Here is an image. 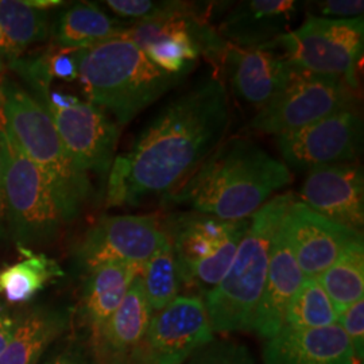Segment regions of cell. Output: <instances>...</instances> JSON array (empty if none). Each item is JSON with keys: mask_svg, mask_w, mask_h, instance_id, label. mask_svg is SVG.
Instances as JSON below:
<instances>
[{"mask_svg": "<svg viewBox=\"0 0 364 364\" xmlns=\"http://www.w3.org/2000/svg\"><path fill=\"white\" fill-rule=\"evenodd\" d=\"M231 123L227 88L209 77L162 108L114 159L107 203L138 205L144 197L178 191L224 142Z\"/></svg>", "mask_w": 364, "mask_h": 364, "instance_id": "obj_1", "label": "cell"}, {"mask_svg": "<svg viewBox=\"0 0 364 364\" xmlns=\"http://www.w3.org/2000/svg\"><path fill=\"white\" fill-rule=\"evenodd\" d=\"M291 180L287 165L258 144L231 138L168 200L220 220H246Z\"/></svg>", "mask_w": 364, "mask_h": 364, "instance_id": "obj_2", "label": "cell"}, {"mask_svg": "<svg viewBox=\"0 0 364 364\" xmlns=\"http://www.w3.org/2000/svg\"><path fill=\"white\" fill-rule=\"evenodd\" d=\"M185 75L162 70L129 39L105 41L78 50V80L90 103L109 111L117 124H127Z\"/></svg>", "mask_w": 364, "mask_h": 364, "instance_id": "obj_3", "label": "cell"}, {"mask_svg": "<svg viewBox=\"0 0 364 364\" xmlns=\"http://www.w3.org/2000/svg\"><path fill=\"white\" fill-rule=\"evenodd\" d=\"M294 200L291 193L275 196L251 216L228 272L204 299L213 333L252 332L274 235Z\"/></svg>", "mask_w": 364, "mask_h": 364, "instance_id": "obj_4", "label": "cell"}, {"mask_svg": "<svg viewBox=\"0 0 364 364\" xmlns=\"http://www.w3.org/2000/svg\"><path fill=\"white\" fill-rule=\"evenodd\" d=\"M0 114L16 144L46 177L65 223L77 218L91 197V181L68 154L46 107L18 84L3 82Z\"/></svg>", "mask_w": 364, "mask_h": 364, "instance_id": "obj_5", "label": "cell"}, {"mask_svg": "<svg viewBox=\"0 0 364 364\" xmlns=\"http://www.w3.org/2000/svg\"><path fill=\"white\" fill-rule=\"evenodd\" d=\"M0 156L7 234L19 250L48 245L65 220L42 171L27 158L0 114Z\"/></svg>", "mask_w": 364, "mask_h": 364, "instance_id": "obj_6", "label": "cell"}, {"mask_svg": "<svg viewBox=\"0 0 364 364\" xmlns=\"http://www.w3.org/2000/svg\"><path fill=\"white\" fill-rule=\"evenodd\" d=\"M364 19H328L309 14L304 25L269 42L296 68L343 78L359 88L358 64L363 54Z\"/></svg>", "mask_w": 364, "mask_h": 364, "instance_id": "obj_7", "label": "cell"}, {"mask_svg": "<svg viewBox=\"0 0 364 364\" xmlns=\"http://www.w3.org/2000/svg\"><path fill=\"white\" fill-rule=\"evenodd\" d=\"M250 219L224 221L197 212L174 218L168 235L182 282L198 287L204 294L219 285L247 231Z\"/></svg>", "mask_w": 364, "mask_h": 364, "instance_id": "obj_8", "label": "cell"}, {"mask_svg": "<svg viewBox=\"0 0 364 364\" xmlns=\"http://www.w3.org/2000/svg\"><path fill=\"white\" fill-rule=\"evenodd\" d=\"M347 109H358V96L343 78L293 66L284 90L258 111L251 127L278 136Z\"/></svg>", "mask_w": 364, "mask_h": 364, "instance_id": "obj_9", "label": "cell"}, {"mask_svg": "<svg viewBox=\"0 0 364 364\" xmlns=\"http://www.w3.org/2000/svg\"><path fill=\"white\" fill-rule=\"evenodd\" d=\"M213 338L204 299L178 296L153 314L129 364H182Z\"/></svg>", "mask_w": 364, "mask_h": 364, "instance_id": "obj_10", "label": "cell"}, {"mask_svg": "<svg viewBox=\"0 0 364 364\" xmlns=\"http://www.w3.org/2000/svg\"><path fill=\"white\" fill-rule=\"evenodd\" d=\"M363 126L358 109L320 119L277 136L285 165L299 171L355 162L362 149Z\"/></svg>", "mask_w": 364, "mask_h": 364, "instance_id": "obj_11", "label": "cell"}, {"mask_svg": "<svg viewBox=\"0 0 364 364\" xmlns=\"http://www.w3.org/2000/svg\"><path fill=\"white\" fill-rule=\"evenodd\" d=\"M168 237L154 216H105L82 237L76 258L87 273L109 263L144 266Z\"/></svg>", "mask_w": 364, "mask_h": 364, "instance_id": "obj_12", "label": "cell"}, {"mask_svg": "<svg viewBox=\"0 0 364 364\" xmlns=\"http://www.w3.org/2000/svg\"><path fill=\"white\" fill-rule=\"evenodd\" d=\"M299 269L305 278H318L348 248L363 245V234L318 215L294 200L281 221Z\"/></svg>", "mask_w": 364, "mask_h": 364, "instance_id": "obj_13", "label": "cell"}, {"mask_svg": "<svg viewBox=\"0 0 364 364\" xmlns=\"http://www.w3.org/2000/svg\"><path fill=\"white\" fill-rule=\"evenodd\" d=\"M66 151L84 173L105 176L115 159L119 127L105 111L78 97L64 108H48Z\"/></svg>", "mask_w": 364, "mask_h": 364, "instance_id": "obj_14", "label": "cell"}, {"mask_svg": "<svg viewBox=\"0 0 364 364\" xmlns=\"http://www.w3.org/2000/svg\"><path fill=\"white\" fill-rule=\"evenodd\" d=\"M299 198L318 215L362 232L364 177L359 164H340L309 171L299 189Z\"/></svg>", "mask_w": 364, "mask_h": 364, "instance_id": "obj_15", "label": "cell"}, {"mask_svg": "<svg viewBox=\"0 0 364 364\" xmlns=\"http://www.w3.org/2000/svg\"><path fill=\"white\" fill-rule=\"evenodd\" d=\"M223 64L228 68L236 96L258 111L284 90L293 68L277 49L239 48L230 42Z\"/></svg>", "mask_w": 364, "mask_h": 364, "instance_id": "obj_16", "label": "cell"}, {"mask_svg": "<svg viewBox=\"0 0 364 364\" xmlns=\"http://www.w3.org/2000/svg\"><path fill=\"white\" fill-rule=\"evenodd\" d=\"M263 364H363L338 323L294 331L284 328L266 340Z\"/></svg>", "mask_w": 364, "mask_h": 364, "instance_id": "obj_17", "label": "cell"}, {"mask_svg": "<svg viewBox=\"0 0 364 364\" xmlns=\"http://www.w3.org/2000/svg\"><path fill=\"white\" fill-rule=\"evenodd\" d=\"M154 312L138 275L117 311L105 321L100 331L90 338L96 364H129L131 355L141 344Z\"/></svg>", "mask_w": 364, "mask_h": 364, "instance_id": "obj_18", "label": "cell"}, {"mask_svg": "<svg viewBox=\"0 0 364 364\" xmlns=\"http://www.w3.org/2000/svg\"><path fill=\"white\" fill-rule=\"evenodd\" d=\"M304 279L305 275L301 272L279 224L274 235L266 282L254 317L252 332L269 340L284 329L287 306Z\"/></svg>", "mask_w": 364, "mask_h": 364, "instance_id": "obj_19", "label": "cell"}, {"mask_svg": "<svg viewBox=\"0 0 364 364\" xmlns=\"http://www.w3.org/2000/svg\"><path fill=\"white\" fill-rule=\"evenodd\" d=\"M299 13L293 0H248L221 22L220 34L239 48H259L287 33Z\"/></svg>", "mask_w": 364, "mask_h": 364, "instance_id": "obj_20", "label": "cell"}, {"mask_svg": "<svg viewBox=\"0 0 364 364\" xmlns=\"http://www.w3.org/2000/svg\"><path fill=\"white\" fill-rule=\"evenodd\" d=\"M70 321L72 311L63 306H36L19 314L13 338L0 353V364H38Z\"/></svg>", "mask_w": 364, "mask_h": 364, "instance_id": "obj_21", "label": "cell"}, {"mask_svg": "<svg viewBox=\"0 0 364 364\" xmlns=\"http://www.w3.org/2000/svg\"><path fill=\"white\" fill-rule=\"evenodd\" d=\"M142 267L130 263H109L88 273L80 313L90 329V338L100 331L119 308L134 279L142 273Z\"/></svg>", "mask_w": 364, "mask_h": 364, "instance_id": "obj_22", "label": "cell"}, {"mask_svg": "<svg viewBox=\"0 0 364 364\" xmlns=\"http://www.w3.org/2000/svg\"><path fill=\"white\" fill-rule=\"evenodd\" d=\"M124 25L91 3H77L60 15L53 39L60 49L82 50L115 38Z\"/></svg>", "mask_w": 364, "mask_h": 364, "instance_id": "obj_23", "label": "cell"}, {"mask_svg": "<svg viewBox=\"0 0 364 364\" xmlns=\"http://www.w3.org/2000/svg\"><path fill=\"white\" fill-rule=\"evenodd\" d=\"M25 258L0 270V296L13 305L26 304L64 272L55 260L31 250H19Z\"/></svg>", "mask_w": 364, "mask_h": 364, "instance_id": "obj_24", "label": "cell"}, {"mask_svg": "<svg viewBox=\"0 0 364 364\" xmlns=\"http://www.w3.org/2000/svg\"><path fill=\"white\" fill-rule=\"evenodd\" d=\"M0 31L1 49L14 61L28 46L49 37L50 18L23 0H0Z\"/></svg>", "mask_w": 364, "mask_h": 364, "instance_id": "obj_25", "label": "cell"}, {"mask_svg": "<svg viewBox=\"0 0 364 364\" xmlns=\"http://www.w3.org/2000/svg\"><path fill=\"white\" fill-rule=\"evenodd\" d=\"M317 281L326 290L338 316L363 299L364 245L348 248Z\"/></svg>", "mask_w": 364, "mask_h": 364, "instance_id": "obj_26", "label": "cell"}, {"mask_svg": "<svg viewBox=\"0 0 364 364\" xmlns=\"http://www.w3.org/2000/svg\"><path fill=\"white\" fill-rule=\"evenodd\" d=\"M139 277L144 296L153 312L164 309L178 297L181 278L170 237L144 263Z\"/></svg>", "mask_w": 364, "mask_h": 364, "instance_id": "obj_27", "label": "cell"}, {"mask_svg": "<svg viewBox=\"0 0 364 364\" xmlns=\"http://www.w3.org/2000/svg\"><path fill=\"white\" fill-rule=\"evenodd\" d=\"M338 320L333 304L317 278H305L287 306L284 328L294 331L317 329L333 326Z\"/></svg>", "mask_w": 364, "mask_h": 364, "instance_id": "obj_28", "label": "cell"}, {"mask_svg": "<svg viewBox=\"0 0 364 364\" xmlns=\"http://www.w3.org/2000/svg\"><path fill=\"white\" fill-rule=\"evenodd\" d=\"M107 7L120 18L136 19L138 22L161 21L171 18L205 19V6L178 0H107Z\"/></svg>", "mask_w": 364, "mask_h": 364, "instance_id": "obj_29", "label": "cell"}, {"mask_svg": "<svg viewBox=\"0 0 364 364\" xmlns=\"http://www.w3.org/2000/svg\"><path fill=\"white\" fill-rule=\"evenodd\" d=\"M182 364H257L247 346L228 338H213Z\"/></svg>", "mask_w": 364, "mask_h": 364, "instance_id": "obj_30", "label": "cell"}, {"mask_svg": "<svg viewBox=\"0 0 364 364\" xmlns=\"http://www.w3.org/2000/svg\"><path fill=\"white\" fill-rule=\"evenodd\" d=\"M338 323L351 341L358 359L364 363V299H359L341 313Z\"/></svg>", "mask_w": 364, "mask_h": 364, "instance_id": "obj_31", "label": "cell"}, {"mask_svg": "<svg viewBox=\"0 0 364 364\" xmlns=\"http://www.w3.org/2000/svg\"><path fill=\"white\" fill-rule=\"evenodd\" d=\"M46 68L52 78L73 81L78 78V50L57 49L45 55Z\"/></svg>", "mask_w": 364, "mask_h": 364, "instance_id": "obj_32", "label": "cell"}, {"mask_svg": "<svg viewBox=\"0 0 364 364\" xmlns=\"http://www.w3.org/2000/svg\"><path fill=\"white\" fill-rule=\"evenodd\" d=\"M314 9L320 18L328 19H353L363 16L364 3L362 0H326L316 1Z\"/></svg>", "mask_w": 364, "mask_h": 364, "instance_id": "obj_33", "label": "cell"}, {"mask_svg": "<svg viewBox=\"0 0 364 364\" xmlns=\"http://www.w3.org/2000/svg\"><path fill=\"white\" fill-rule=\"evenodd\" d=\"M45 364H96L88 343L70 340Z\"/></svg>", "mask_w": 364, "mask_h": 364, "instance_id": "obj_34", "label": "cell"}, {"mask_svg": "<svg viewBox=\"0 0 364 364\" xmlns=\"http://www.w3.org/2000/svg\"><path fill=\"white\" fill-rule=\"evenodd\" d=\"M18 316L0 306V353L6 350L15 332Z\"/></svg>", "mask_w": 364, "mask_h": 364, "instance_id": "obj_35", "label": "cell"}, {"mask_svg": "<svg viewBox=\"0 0 364 364\" xmlns=\"http://www.w3.org/2000/svg\"><path fill=\"white\" fill-rule=\"evenodd\" d=\"M7 236V218H6V203H4V186H3V168L0 156V239Z\"/></svg>", "mask_w": 364, "mask_h": 364, "instance_id": "obj_36", "label": "cell"}, {"mask_svg": "<svg viewBox=\"0 0 364 364\" xmlns=\"http://www.w3.org/2000/svg\"><path fill=\"white\" fill-rule=\"evenodd\" d=\"M23 1L26 3L27 6L39 10V11H48L50 9L64 4V1H61V0H23Z\"/></svg>", "mask_w": 364, "mask_h": 364, "instance_id": "obj_37", "label": "cell"}, {"mask_svg": "<svg viewBox=\"0 0 364 364\" xmlns=\"http://www.w3.org/2000/svg\"><path fill=\"white\" fill-rule=\"evenodd\" d=\"M1 45H3V36H1V31H0V48H1Z\"/></svg>", "mask_w": 364, "mask_h": 364, "instance_id": "obj_38", "label": "cell"}]
</instances>
